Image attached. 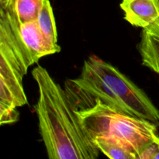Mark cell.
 <instances>
[{
  "instance_id": "cell-8",
  "label": "cell",
  "mask_w": 159,
  "mask_h": 159,
  "mask_svg": "<svg viewBox=\"0 0 159 159\" xmlns=\"http://www.w3.org/2000/svg\"><path fill=\"white\" fill-rule=\"evenodd\" d=\"M46 0H5L0 7H5L13 13L19 23L37 20Z\"/></svg>"
},
{
  "instance_id": "cell-9",
  "label": "cell",
  "mask_w": 159,
  "mask_h": 159,
  "mask_svg": "<svg viewBox=\"0 0 159 159\" xmlns=\"http://www.w3.org/2000/svg\"><path fill=\"white\" fill-rule=\"evenodd\" d=\"M37 23L45 38L52 44L59 46L57 43V26L50 0L45 1L39 14Z\"/></svg>"
},
{
  "instance_id": "cell-10",
  "label": "cell",
  "mask_w": 159,
  "mask_h": 159,
  "mask_svg": "<svg viewBox=\"0 0 159 159\" xmlns=\"http://www.w3.org/2000/svg\"><path fill=\"white\" fill-rule=\"evenodd\" d=\"M100 152L112 159H137V156L127 150L118 141L104 137L93 139Z\"/></svg>"
},
{
  "instance_id": "cell-14",
  "label": "cell",
  "mask_w": 159,
  "mask_h": 159,
  "mask_svg": "<svg viewBox=\"0 0 159 159\" xmlns=\"http://www.w3.org/2000/svg\"><path fill=\"white\" fill-rule=\"evenodd\" d=\"M157 2H158V7H159V0H157Z\"/></svg>"
},
{
  "instance_id": "cell-12",
  "label": "cell",
  "mask_w": 159,
  "mask_h": 159,
  "mask_svg": "<svg viewBox=\"0 0 159 159\" xmlns=\"http://www.w3.org/2000/svg\"><path fill=\"white\" fill-rule=\"evenodd\" d=\"M138 159H159V141L149 144L138 156Z\"/></svg>"
},
{
  "instance_id": "cell-4",
  "label": "cell",
  "mask_w": 159,
  "mask_h": 159,
  "mask_svg": "<svg viewBox=\"0 0 159 159\" xmlns=\"http://www.w3.org/2000/svg\"><path fill=\"white\" fill-rule=\"evenodd\" d=\"M0 43L7 47L26 73L41 57L61 51L60 46L45 38L37 20L21 24L5 7H0Z\"/></svg>"
},
{
  "instance_id": "cell-2",
  "label": "cell",
  "mask_w": 159,
  "mask_h": 159,
  "mask_svg": "<svg viewBox=\"0 0 159 159\" xmlns=\"http://www.w3.org/2000/svg\"><path fill=\"white\" fill-rule=\"evenodd\" d=\"M65 90L75 111L99 99L159 126V110L148 96L120 70L95 55L84 61L79 77L65 81Z\"/></svg>"
},
{
  "instance_id": "cell-13",
  "label": "cell",
  "mask_w": 159,
  "mask_h": 159,
  "mask_svg": "<svg viewBox=\"0 0 159 159\" xmlns=\"http://www.w3.org/2000/svg\"><path fill=\"white\" fill-rule=\"evenodd\" d=\"M4 1H5V0H0V3H2Z\"/></svg>"
},
{
  "instance_id": "cell-1",
  "label": "cell",
  "mask_w": 159,
  "mask_h": 159,
  "mask_svg": "<svg viewBox=\"0 0 159 159\" xmlns=\"http://www.w3.org/2000/svg\"><path fill=\"white\" fill-rule=\"evenodd\" d=\"M32 75L38 87L34 106L38 127L50 159H96L99 149L82 125L66 92L40 65Z\"/></svg>"
},
{
  "instance_id": "cell-6",
  "label": "cell",
  "mask_w": 159,
  "mask_h": 159,
  "mask_svg": "<svg viewBox=\"0 0 159 159\" xmlns=\"http://www.w3.org/2000/svg\"><path fill=\"white\" fill-rule=\"evenodd\" d=\"M120 6L124 20L134 26L144 29L159 19L157 0H123Z\"/></svg>"
},
{
  "instance_id": "cell-5",
  "label": "cell",
  "mask_w": 159,
  "mask_h": 159,
  "mask_svg": "<svg viewBox=\"0 0 159 159\" xmlns=\"http://www.w3.org/2000/svg\"><path fill=\"white\" fill-rule=\"evenodd\" d=\"M26 75L16 57L0 45V103L13 108L27 104L23 86Z\"/></svg>"
},
{
  "instance_id": "cell-7",
  "label": "cell",
  "mask_w": 159,
  "mask_h": 159,
  "mask_svg": "<svg viewBox=\"0 0 159 159\" xmlns=\"http://www.w3.org/2000/svg\"><path fill=\"white\" fill-rule=\"evenodd\" d=\"M138 49L142 65L159 75V19L142 30Z\"/></svg>"
},
{
  "instance_id": "cell-3",
  "label": "cell",
  "mask_w": 159,
  "mask_h": 159,
  "mask_svg": "<svg viewBox=\"0 0 159 159\" xmlns=\"http://www.w3.org/2000/svg\"><path fill=\"white\" fill-rule=\"evenodd\" d=\"M76 113L92 139L104 137L115 140L137 159L149 144L159 141L158 124L124 113L99 99Z\"/></svg>"
},
{
  "instance_id": "cell-11",
  "label": "cell",
  "mask_w": 159,
  "mask_h": 159,
  "mask_svg": "<svg viewBox=\"0 0 159 159\" xmlns=\"http://www.w3.org/2000/svg\"><path fill=\"white\" fill-rule=\"evenodd\" d=\"M20 118V113L16 108L8 107L0 103V124H10L17 122Z\"/></svg>"
}]
</instances>
